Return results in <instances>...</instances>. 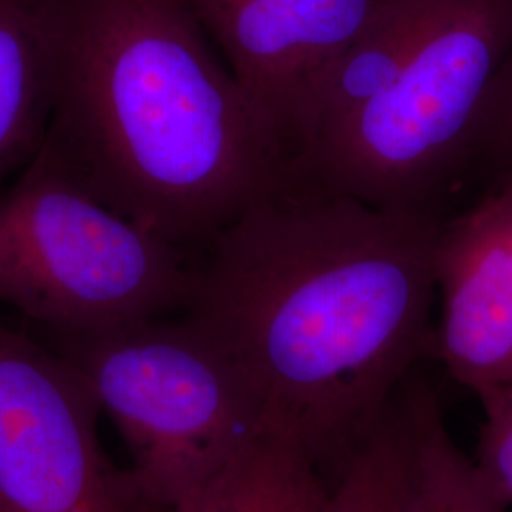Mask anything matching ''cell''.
<instances>
[{"label":"cell","mask_w":512,"mask_h":512,"mask_svg":"<svg viewBox=\"0 0 512 512\" xmlns=\"http://www.w3.org/2000/svg\"><path fill=\"white\" fill-rule=\"evenodd\" d=\"M54 103L44 143L99 202L205 245L285 160L188 0H35Z\"/></svg>","instance_id":"2"},{"label":"cell","mask_w":512,"mask_h":512,"mask_svg":"<svg viewBox=\"0 0 512 512\" xmlns=\"http://www.w3.org/2000/svg\"><path fill=\"white\" fill-rule=\"evenodd\" d=\"M442 222L285 177L203 245L186 315L321 471L340 476L433 349Z\"/></svg>","instance_id":"1"},{"label":"cell","mask_w":512,"mask_h":512,"mask_svg":"<svg viewBox=\"0 0 512 512\" xmlns=\"http://www.w3.org/2000/svg\"><path fill=\"white\" fill-rule=\"evenodd\" d=\"M435 283L433 351L450 378L476 395L512 382V179L442 222Z\"/></svg>","instance_id":"8"},{"label":"cell","mask_w":512,"mask_h":512,"mask_svg":"<svg viewBox=\"0 0 512 512\" xmlns=\"http://www.w3.org/2000/svg\"><path fill=\"white\" fill-rule=\"evenodd\" d=\"M412 461L404 512H505L486 478L450 437L439 404L427 389L406 393Z\"/></svg>","instance_id":"11"},{"label":"cell","mask_w":512,"mask_h":512,"mask_svg":"<svg viewBox=\"0 0 512 512\" xmlns=\"http://www.w3.org/2000/svg\"><path fill=\"white\" fill-rule=\"evenodd\" d=\"M484 408V425L478 440L476 469L495 495L512 505V382L478 395Z\"/></svg>","instance_id":"14"},{"label":"cell","mask_w":512,"mask_h":512,"mask_svg":"<svg viewBox=\"0 0 512 512\" xmlns=\"http://www.w3.org/2000/svg\"><path fill=\"white\" fill-rule=\"evenodd\" d=\"M395 401L338 476V512H404L412 461L410 414Z\"/></svg>","instance_id":"12"},{"label":"cell","mask_w":512,"mask_h":512,"mask_svg":"<svg viewBox=\"0 0 512 512\" xmlns=\"http://www.w3.org/2000/svg\"><path fill=\"white\" fill-rule=\"evenodd\" d=\"M512 44V0H437L397 73L285 165L291 181L380 209L440 213Z\"/></svg>","instance_id":"3"},{"label":"cell","mask_w":512,"mask_h":512,"mask_svg":"<svg viewBox=\"0 0 512 512\" xmlns=\"http://www.w3.org/2000/svg\"><path fill=\"white\" fill-rule=\"evenodd\" d=\"M482 173L490 183L512 179V44L503 57L469 137L463 179Z\"/></svg>","instance_id":"13"},{"label":"cell","mask_w":512,"mask_h":512,"mask_svg":"<svg viewBox=\"0 0 512 512\" xmlns=\"http://www.w3.org/2000/svg\"><path fill=\"white\" fill-rule=\"evenodd\" d=\"M283 152L319 76L363 27L372 0H188Z\"/></svg>","instance_id":"7"},{"label":"cell","mask_w":512,"mask_h":512,"mask_svg":"<svg viewBox=\"0 0 512 512\" xmlns=\"http://www.w3.org/2000/svg\"><path fill=\"white\" fill-rule=\"evenodd\" d=\"M186 251L99 202L44 141L0 190V304L44 332L186 308L194 283Z\"/></svg>","instance_id":"5"},{"label":"cell","mask_w":512,"mask_h":512,"mask_svg":"<svg viewBox=\"0 0 512 512\" xmlns=\"http://www.w3.org/2000/svg\"><path fill=\"white\" fill-rule=\"evenodd\" d=\"M99 414L71 361L0 319V512H154Z\"/></svg>","instance_id":"6"},{"label":"cell","mask_w":512,"mask_h":512,"mask_svg":"<svg viewBox=\"0 0 512 512\" xmlns=\"http://www.w3.org/2000/svg\"><path fill=\"white\" fill-rule=\"evenodd\" d=\"M44 334L120 429L154 512L179 507L270 427L238 363L190 315Z\"/></svg>","instance_id":"4"},{"label":"cell","mask_w":512,"mask_h":512,"mask_svg":"<svg viewBox=\"0 0 512 512\" xmlns=\"http://www.w3.org/2000/svg\"><path fill=\"white\" fill-rule=\"evenodd\" d=\"M171 512H338V501L308 450L266 427Z\"/></svg>","instance_id":"9"},{"label":"cell","mask_w":512,"mask_h":512,"mask_svg":"<svg viewBox=\"0 0 512 512\" xmlns=\"http://www.w3.org/2000/svg\"><path fill=\"white\" fill-rule=\"evenodd\" d=\"M52 103V65L35 0H0V190L42 147Z\"/></svg>","instance_id":"10"}]
</instances>
